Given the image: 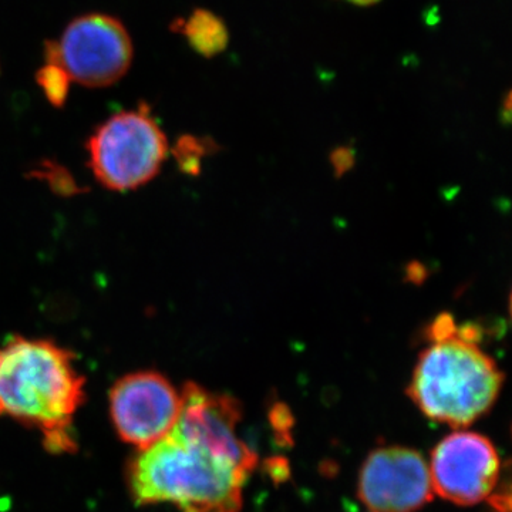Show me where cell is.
Returning <instances> with one entry per match:
<instances>
[{
	"label": "cell",
	"mask_w": 512,
	"mask_h": 512,
	"mask_svg": "<svg viewBox=\"0 0 512 512\" xmlns=\"http://www.w3.org/2000/svg\"><path fill=\"white\" fill-rule=\"evenodd\" d=\"M175 32L183 33L195 52L204 57L220 55L227 49L229 33L220 16L210 10L197 9L188 19L175 20Z\"/></svg>",
	"instance_id": "obj_10"
},
{
	"label": "cell",
	"mask_w": 512,
	"mask_h": 512,
	"mask_svg": "<svg viewBox=\"0 0 512 512\" xmlns=\"http://www.w3.org/2000/svg\"><path fill=\"white\" fill-rule=\"evenodd\" d=\"M357 494L373 512H416L430 503L434 491L420 453L383 447L370 453L363 464Z\"/></svg>",
	"instance_id": "obj_9"
},
{
	"label": "cell",
	"mask_w": 512,
	"mask_h": 512,
	"mask_svg": "<svg viewBox=\"0 0 512 512\" xmlns=\"http://www.w3.org/2000/svg\"><path fill=\"white\" fill-rule=\"evenodd\" d=\"M349 2L359 6H370L375 5V3L380 2V0H349Z\"/></svg>",
	"instance_id": "obj_15"
},
{
	"label": "cell",
	"mask_w": 512,
	"mask_h": 512,
	"mask_svg": "<svg viewBox=\"0 0 512 512\" xmlns=\"http://www.w3.org/2000/svg\"><path fill=\"white\" fill-rule=\"evenodd\" d=\"M430 348L420 355L409 396L429 419L466 427L491 409L504 376L477 345V329H457L444 313L427 329Z\"/></svg>",
	"instance_id": "obj_2"
},
{
	"label": "cell",
	"mask_w": 512,
	"mask_h": 512,
	"mask_svg": "<svg viewBox=\"0 0 512 512\" xmlns=\"http://www.w3.org/2000/svg\"><path fill=\"white\" fill-rule=\"evenodd\" d=\"M181 394L157 372L121 377L110 392V414L121 440L146 450L173 431Z\"/></svg>",
	"instance_id": "obj_7"
},
{
	"label": "cell",
	"mask_w": 512,
	"mask_h": 512,
	"mask_svg": "<svg viewBox=\"0 0 512 512\" xmlns=\"http://www.w3.org/2000/svg\"><path fill=\"white\" fill-rule=\"evenodd\" d=\"M90 167L104 187L134 190L153 180L168 153L165 134L146 106L101 124L87 143Z\"/></svg>",
	"instance_id": "obj_4"
},
{
	"label": "cell",
	"mask_w": 512,
	"mask_h": 512,
	"mask_svg": "<svg viewBox=\"0 0 512 512\" xmlns=\"http://www.w3.org/2000/svg\"><path fill=\"white\" fill-rule=\"evenodd\" d=\"M207 154L204 141L194 137H183L174 148V156L185 173L197 174L201 168V158Z\"/></svg>",
	"instance_id": "obj_12"
},
{
	"label": "cell",
	"mask_w": 512,
	"mask_h": 512,
	"mask_svg": "<svg viewBox=\"0 0 512 512\" xmlns=\"http://www.w3.org/2000/svg\"><path fill=\"white\" fill-rule=\"evenodd\" d=\"M241 417V403L235 397L212 393L200 384L188 382L181 393L180 416L170 436L208 451L249 476L258 464V456L237 436Z\"/></svg>",
	"instance_id": "obj_6"
},
{
	"label": "cell",
	"mask_w": 512,
	"mask_h": 512,
	"mask_svg": "<svg viewBox=\"0 0 512 512\" xmlns=\"http://www.w3.org/2000/svg\"><path fill=\"white\" fill-rule=\"evenodd\" d=\"M434 493L458 505L485 500L500 476V458L487 437L454 433L434 448L430 467Z\"/></svg>",
	"instance_id": "obj_8"
},
{
	"label": "cell",
	"mask_w": 512,
	"mask_h": 512,
	"mask_svg": "<svg viewBox=\"0 0 512 512\" xmlns=\"http://www.w3.org/2000/svg\"><path fill=\"white\" fill-rule=\"evenodd\" d=\"M74 356L49 340L12 338L0 346V416L36 427L47 450L76 448L70 424L84 399Z\"/></svg>",
	"instance_id": "obj_1"
},
{
	"label": "cell",
	"mask_w": 512,
	"mask_h": 512,
	"mask_svg": "<svg viewBox=\"0 0 512 512\" xmlns=\"http://www.w3.org/2000/svg\"><path fill=\"white\" fill-rule=\"evenodd\" d=\"M352 163V154H350L348 150L338 151V153H335V156H333V164H335L336 171L348 170Z\"/></svg>",
	"instance_id": "obj_14"
},
{
	"label": "cell",
	"mask_w": 512,
	"mask_h": 512,
	"mask_svg": "<svg viewBox=\"0 0 512 512\" xmlns=\"http://www.w3.org/2000/svg\"><path fill=\"white\" fill-rule=\"evenodd\" d=\"M127 477L137 505L171 503L181 512H239L249 476L168 434L138 451Z\"/></svg>",
	"instance_id": "obj_3"
},
{
	"label": "cell",
	"mask_w": 512,
	"mask_h": 512,
	"mask_svg": "<svg viewBox=\"0 0 512 512\" xmlns=\"http://www.w3.org/2000/svg\"><path fill=\"white\" fill-rule=\"evenodd\" d=\"M46 63H57L70 79L87 87L119 82L130 69L133 43L119 19L90 13L74 19L60 42H47Z\"/></svg>",
	"instance_id": "obj_5"
},
{
	"label": "cell",
	"mask_w": 512,
	"mask_h": 512,
	"mask_svg": "<svg viewBox=\"0 0 512 512\" xmlns=\"http://www.w3.org/2000/svg\"><path fill=\"white\" fill-rule=\"evenodd\" d=\"M36 79L49 103L56 107H62L66 103L72 79L60 64L46 63V66L37 72Z\"/></svg>",
	"instance_id": "obj_11"
},
{
	"label": "cell",
	"mask_w": 512,
	"mask_h": 512,
	"mask_svg": "<svg viewBox=\"0 0 512 512\" xmlns=\"http://www.w3.org/2000/svg\"><path fill=\"white\" fill-rule=\"evenodd\" d=\"M272 424H274L275 429L279 431H288L289 426L292 424L291 416H289L288 410L285 409V406H276L274 410V417H272Z\"/></svg>",
	"instance_id": "obj_13"
}]
</instances>
